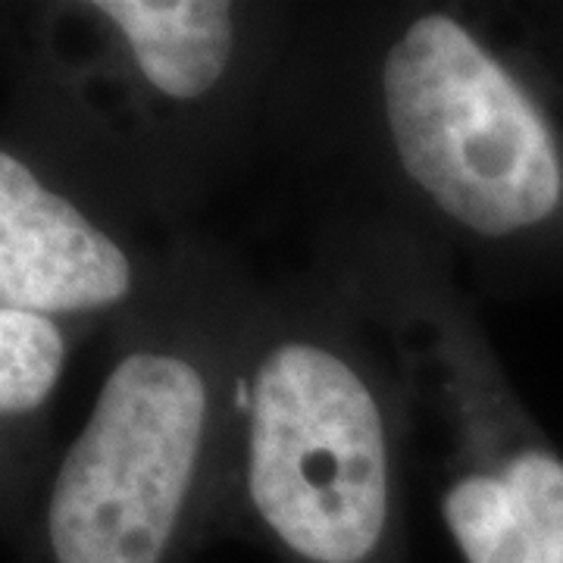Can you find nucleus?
<instances>
[{
	"mask_svg": "<svg viewBox=\"0 0 563 563\" xmlns=\"http://www.w3.org/2000/svg\"><path fill=\"white\" fill-rule=\"evenodd\" d=\"M310 261L376 322L420 476L463 563H563V451L510 383L479 301L435 247L379 220H313Z\"/></svg>",
	"mask_w": 563,
	"mask_h": 563,
	"instance_id": "obj_5",
	"label": "nucleus"
},
{
	"mask_svg": "<svg viewBox=\"0 0 563 563\" xmlns=\"http://www.w3.org/2000/svg\"><path fill=\"white\" fill-rule=\"evenodd\" d=\"M91 335L69 322L0 307V520L13 544L57 461L63 379Z\"/></svg>",
	"mask_w": 563,
	"mask_h": 563,
	"instance_id": "obj_7",
	"label": "nucleus"
},
{
	"mask_svg": "<svg viewBox=\"0 0 563 563\" xmlns=\"http://www.w3.org/2000/svg\"><path fill=\"white\" fill-rule=\"evenodd\" d=\"M263 161L313 220L435 247L476 301L563 295V3H298Z\"/></svg>",
	"mask_w": 563,
	"mask_h": 563,
	"instance_id": "obj_1",
	"label": "nucleus"
},
{
	"mask_svg": "<svg viewBox=\"0 0 563 563\" xmlns=\"http://www.w3.org/2000/svg\"><path fill=\"white\" fill-rule=\"evenodd\" d=\"M407 401L322 266L261 279L232 388L217 539L276 563H407Z\"/></svg>",
	"mask_w": 563,
	"mask_h": 563,
	"instance_id": "obj_3",
	"label": "nucleus"
},
{
	"mask_svg": "<svg viewBox=\"0 0 563 563\" xmlns=\"http://www.w3.org/2000/svg\"><path fill=\"white\" fill-rule=\"evenodd\" d=\"M298 22L285 0L3 3V120L125 217L201 232L263 161Z\"/></svg>",
	"mask_w": 563,
	"mask_h": 563,
	"instance_id": "obj_2",
	"label": "nucleus"
},
{
	"mask_svg": "<svg viewBox=\"0 0 563 563\" xmlns=\"http://www.w3.org/2000/svg\"><path fill=\"white\" fill-rule=\"evenodd\" d=\"M261 279L198 235L107 339L101 385L13 542L20 563H191L217 542L232 388Z\"/></svg>",
	"mask_w": 563,
	"mask_h": 563,
	"instance_id": "obj_4",
	"label": "nucleus"
},
{
	"mask_svg": "<svg viewBox=\"0 0 563 563\" xmlns=\"http://www.w3.org/2000/svg\"><path fill=\"white\" fill-rule=\"evenodd\" d=\"M195 235H163L0 129V307L110 339L176 282Z\"/></svg>",
	"mask_w": 563,
	"mask_h": 563,
	"instance_id": "obj_6",
	"label": "nucleus"
}]
</instances>
